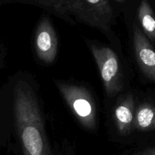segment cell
<instances>
[{"mask_svg":"<svg viewBox=\"0 0 155 155\" xmlns=\"http://www.w3.org/2000/svg\"><path fill=\"white\" fill-rule=\"evenodd\" d=\"M91 51L95 59L104 87L109 97H113L123 88V72L116 53L110 47L91 45Z\"/></svg>","mask_w":155,"mask_h":155,"instance_id":"obj_4","label":"cell"},{"mask_svg":"<svg viewBox=\"0 0 155 155\" xmlns=\"http://www.w3.org/2000/svg\"><path fill=\"white\" fill-rule=\"evenodd\" d=\"M133 45L140 69L155 82V50L145 34L136 25L133 28Z\"/></svg>","mask_w":155,"mask_h":155,"instance_id":"obj_6","label":"cell"},{"mask_svg":"<svg viewBox=\"0 0 155 155\" xmlns=\"http://www.w3.org/2000/svg\"><path fill=\"white\" fill-rule=\"evenodd\" d=\"M138 155H155V147L145 149L141 153H139Z\"/></svg>","mask_w":155,"mask_h":155,"instance_id":"obj_11","label":"cell"},{"mask_svg":"<svg viewBox=\"0 0 155 155\" xmlns=\"http://www.w3.org/2000/svg\"><path fill=\"white\" fill-rule=\"evenodd\" d=\"M134 129L140 131L155 130V106L142 103L135 108Z\"/></svg>","mask_w":155,"mask_h":155,"instance_id":"obj_9","label":"cell"},{"mask_svg":"<svg viewBox=\"0 0 155 155\" xmlns=\"http://www.w3.org/2000/svg\"><path fill=\"white\" fill-rule=\"evenodd\" d=\"M135 113L133 95L129 93L119 98L115 107L113 117L116 129L120 135H127L134 129Z\"/></svg>","mask_w":155,"mask_h":155,"instance_id":"obj_7","label":"cell"},{"mask_svg":"<svg viewBox=\"0 0 155 155\" xmlns=\"http://www.w3.org/2000/svg\"><path fill=\"white\" fill-rule=\"evenodd\" d=\"M14 110L25 155H51L41 109L32 88L27 83L16 85Z\"/></svg>","mask_w":155,"mask_h":155,"instance_id":"obj_1","label":"cell"},{"mask_svg":"<svg viewBox=\"0 0 155 155\" xmlns=\"http://www.w3.org/2000/svg\"><path fill=\"white\" fill-rule=\"evenodd\" d=\"M56 84L78 121L87 130H95L97 107L90 91L81 85L61 81H56Z\"/></svg>","mask_w":155,"mask_h":155,"instance_id":"obj_3","label":"cell"},{"mask_svg":"<svg viewBox=\"0 0 155 155\" xmlns=\"http://www.w3.org/2000/svg\"><path fill=\"white\" fill-rule=\"evenodd\" d=\"M115 2L120 4V5H123V4L126 3L127 2H129V0H113Z\"/></svg>","mask_w":155,"mask_h":155,"instance_id":"obj_12","label":"cell"},{"mask_svg":"<svg viewBox=\"0 0 155 155\" xmlns=\"http://www.w3.org/2000/svg\"><path fill=\"white\" fill-rule=\"evenodd\" d=\"M92 10L110 23L115 16V8L110 0H83Z\"/></svg>","mask_w":155,"mask_h":155,"instance_id":"obj_10","label":"cell"},{"mask_svg":"<svg viewBox=\"0 0 155 155\" xmlns=\"http://www.w3.org/2000/svg\"><path fill=\"white\" fill-rule=\"evenodd\" d=\"M34 45L36 53L42 62L47 64L54 62L58 51V40L54 28L47 16H43L37 25Z\"/></svg>","mask_w":155,"mask_h":155,"instance_id":"obj_5","label":"cell"},{"mask_svg":"<svg viewBox=\"0 0 155 155\" xmlns=\"http://www.w3.org/2000/svg\"><path fill=\"white\" fill-rule=\"evenodd\" d=\"M9 2L40 7L71 24L75 21L87 24L105 32L110 29L109 23L83 0H9Z\"/></svg>","mask_w":155,"mask_h":155,"instance_id":"obj_2","label":"cell"},{"mask_svg":"<svg viewBox=\"0 0 155 155\" xmlns=\"http://www.w3.org/2000/svg\"><path fill=\"white\" fill-rule=\"evenodd\" d=\"M137 15L143 33L150 42L155 43V14L148 0H140Z\"/></svg>","mask_w":155,"mask_h":155,"instance_id":"obj_8","label":"cell"}]
</instances>
